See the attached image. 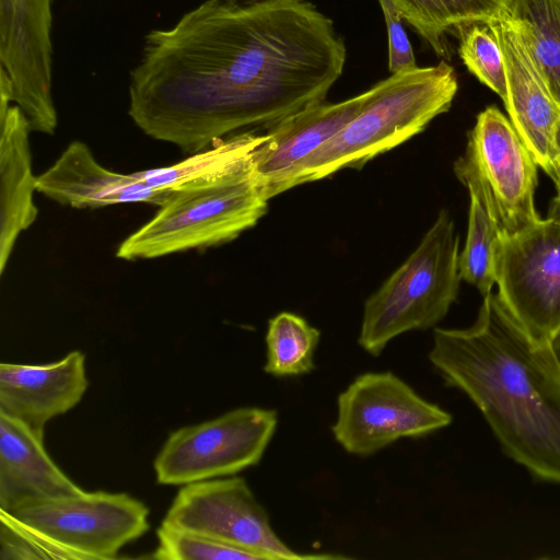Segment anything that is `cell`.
Instances as JSON below:
<instances>
[{"label":"cell","instance_id":"obj_1","mask_svg":"<svg viewBox=\"0 0 560 560\" xmlns=\"http://www.w3.org/2000/svg\"><path fill=\"white\" fill-rule=\"evenodd\" d=\"M346 59L308 0H205L144 36L128 114L147 136L197 153L323 103Z\"/></svg>","mask_w":560,"mask_h":560},{"label":"cell","instance_id":"obj_2","mask_svg":"<svg viewBox=\"0 0 560 560\" xmlns=\"http://www.w3.org/2000/svg\"><path fill=\"white\" fill-rule=\"evenodd\" d=\"M429 361L478 407L503 452L535 478L560 483V365L498 294L475 323L435 328Z\"/></svg>","mask_w":560,"mask_h":560},{"label":"cell","instance_id":"obj_3","mask_svg":"<svg viewBox=\"0 0 560 560\" xmlns=\"http://www.w3.org/2000/svg\"><path fill=\"white\" fill-rule=\"evenodd\" d=\"M457 90L455 70L445 61L390 74L351 121L298 165L288 189L342 168H361L447 112Z\"/></svg>","mask_w":560,"mask_h":560},{"label":"cell","instance_id":"obj_4","mask_svg":"<svg viewBox=\"0 0 560 560\" xmlns=\"http://www.w3.org/2000/svg\"><path fill=\"white\" fill-rule=\"evenodd\" d=\"M458 235L442 210L418 247L364 303L358 343L378 357L394 338L434 327L456 301Z\"/></svg>","mask_w":560,"mask_h":560},{"label":"cell","instance_id":"obj_5","mask_svg":"<svg viewBox=\"0 0 560 560\" xmlns=\"http://www.w3.org/2000/svg\"><path fill=\"white\" fill-rule=\"evenodd\" d=\"M253 167L212 184L177 190L149 222L121 242L116 256L152 259L233 241L268 210L269 199Z\"/></svg>","mask_w":560,"mask_h":560},{"label":"cell","instance_id":"obj_6","mask_svg":"<svg viewBox=\"0 0 560 560\" xmlns=\"http://www.w3.org/2000/svg\"><path fill=\"white\" fill-rule=\"evenodd\" d=\"M537 166L511 120L497 106H488L478 114L454 172L501 234L512 235L540 219L535 207Z\"/></svg>","mask_w":560,"mask_h":560},{"label":"cell","instance_id":"obj_7","mask_svg":"<svg viewBox=\"0 0 560 560\" xmlns=\"http://www.w3.org/2000/svg\"><path fill=\"white\" fill-rule=\"evenodd\" d=\"M277 425L276 410L241 407L182 427L168 435L153 462L156 482L184 486L235 476L260 462Z\"/></svg>","mask_w":560,"mask_h":560},{"label":"cell","instance_id":"obj_8","mask_svg":"<svg viewBox=\"0 0 560 560\" xmlns=\"http://www.w3.org/2000/svg\"><path fill=\"white\" fill-rule=\"evenodd\" d=\"M451 422L446 410L422 398L393 372H368L339 394L331 433L347 453L365 457L400 439L424 436Z\"/></svg>","mask_w":560,"mask_h":560},{"label":"cell","instance_id":"obj_9","mask_svg":"<svg viewBox=\"0 0 560 560\" xmlns=\"http://www.w3.org/2000/svg\"><path fill=\"white\" fill-rule=\"evenodd\" d=\"M498 295L535 339L549 342L560 330V198L545 219L501 235L495 253Z\"/></svg>","mask_w":560,"mask_h":560},{"label":"cell","instance_id":"obj_10","mask_svg":"<svg viewBox=\"0 0 560 560\" xmlns=\"http://www.w3.org/2000/svg\"><path fill=\"white\" fill-rule=\"evenodd\" d=\"M149 513L142 501L127 493L85 490L10 512L79 560L116 558L150 528Z\"/></svg>","mask_w":560,"mask_h":560},{"label":"cell","instance_id":"obj_11","mask_svg":"<svg viewBox=\"0 0 560 560\" xmlns=\"http://www.w3.org/2000/svg\"><path fill=\"white\" fill-rule=\"evenodd\" d=\"M162 524L213 538L262 560L345 559L338 555H302L287 546L246 480L236 475L184 485Z\"/></svg>","mask_w":560,"mask_h":560},{"label":"cell","instance_id":"obj_12","mask_svg":"<svg viewBox=\"0 0 560 560\" xmlns=\"http://www.w3.org/2000/svg\"><path fill=\"white\" fill-rule=\"evenodd\" d=\"M54 0H0V69L10 78L14 103L32 131L54 135Z\"/></svg>","mask_w":560,"mask_h":560},{"label":"cell","instance_id":"obj_13","mask_svg":"<svg viewBox=\"0 0 560 560\" xmlns=\"http://www.w3.org/2000/svg\"><path fill=\"white\" fill-rule=\"evenodd\" d=\"M503 51L506 97L503 101L513 127L548 175L555 159V136L560 104L550 92L517 25L505 14L488 23Z\"/></svg>","mask_w":560,"mask_h":560},{"label":"cell","instance_id":"obj_14","mask_svg":"<svg viewBox=\"0 0 560 560\" xmlns=\"http://www.w3.org/2000/svg\"><path fill=\"white\" fill-rule=\"evenodd\" d=\"M381 81L370 90L339 103H319L267 131L253 174L268 199L288 190L298 165L338 133L374 97Z\"/></svg>","mask_w":560,"mask_h":560},{"label":"cell","instance_id":"obj_15","mask_svg":"<svg viewBox=\"0 0 560 560\" xmlns=\"http://www.w3.org/2000/svg\"><path fill=\"white\" fill-rule=\"evenodd\" d=\"M89 381L85 355L74 350L47 364H0V412L44 438L48 421L77 406Z\"/></svg>","mask_w":560,"mask_h":560},{"label":"cell","instance_id":"obj_16","mask_svg":"<svg viewBox=\"0 0 560 560\" xmlns=\"http://www.w3.org/2000/svg\"><path fill=\"white\" fill-rule=\"evenodd\" d=\"M36 190L78 209L129 202L162 207L177 192L153 188L136 173L121 174L104 167L81 141L71 142L48 170L36 176Z\"/></svg>","mask_w":560,"mask_h":560},{"label":"cell","instance_id":"obj_17","mask_svg":"<svg viewBox=\"0 0 560 560\" xmlns=\"http://www.w3.org/2000/svg\"><path fill=\"white\" fill-rule=\"evenodd\" d=\"M82 491L51 459L44 438L0 412V510L10 513Z\"/></svg>","mask_w":560,"mask_h":560},{"label":"cell","instance_id":"obj_18","mask_svg":"<svg viewBox=\"0 0 560 560\" xmlns=\"http://www.w3.org/2000/svg\"><path fill=\"white\" fill-rule=\"evenodd\" d=\"M28 120L16 104L0 109V273L20 234L37 218Z\"/></svg>","mask_w":560,"mask_h":560},{"label":"cell","instance_id":"obj_19","mask_svg":"<svg viewBox=\"0 0 560 560\" xmlns=\"http://www.w3.org/2000/svg\"><path fill=\"white\" fill-rule=\"evenodd\" d=\"M267 139V132L235 133L178 163L136 175L156 189L180 190L212 184L252 168Z\"/></svg>","mask_w":560,"mask_h":560},{"label":"cell","instance_id":"obj_20","mask_svg":"<svg viewBox=\"0 0 560 560\" xmlns=\"http://www.w3.org/2000/svg\"><path fill=\"white\" fill-rule=\"evenodd\" d=\"M401 18L438 56H446L445 34L474 23H491L506 12L509 0H392Z\"/></svg>","mask_w":560,"mask_h":560},{"label":"cell","instance_id":"obj_21","mask_svg":"<svg viewBox=\"0 0 560 560\" xmlns=\"http://www.w3.org/2000/svg\"><path fill=\"white\" fill-rule=\"evenodd\" d=\"M505 15L512 20L560 104V0H509Z\"/></svg>","mask_w":560,"mask_h":560},{"label":"cell","instance_id":"obj_22","mask_svg":"<svg viewBox=\"0 0 560 560\" xmlns=\"http://www.w3.org/2000/svg\"><path fill=\"white\" fill-rule=\"evenodd\" d=\"M320 331L303 317L282 312L268 323L264 371L276 377H292L315 369L314 354Z\"/></svg>","mask_w":560,"mask_h":560},{"label":"cell","instance_id":"obj_23","mask_svg":"<svg viewBox=\"0 0 560 560\" xmlns=\"http://www.w3.org/2000/svg\"><path fill=\"white\" fill-rule=\"evenodd\" d=\"M468 229L458 268L462 280L474 285L482 298L495 284V253L501 232L483 203L469 194Z\"/></svg>","mask_w":560,"mask_h":560},{"label":"cell","instance_id":"obj_24","mask_svg":"<svg viewBox=\"0 0 560 560\" xmlns=\"http://www.w3.org/2000/svg\"><path fill=\"white\" fill-rule=\"evenodd\" d=\"M458 54L468 71L482 84L506 97V72L502 48L492 28L486 23H474L460 30Z\"/></svg>","mask_w":560,"mask_h":560},{"label":"cell","instance_id":"obj_25","mask_svg":"<svg viewBox=\"0 0 560 560\" xmlns=\"http://www.w3.org/2000/svg\"><path fill=\"white\" fill-rule=\"evenodd\" d=\"M158 547L151 556L160 560H262L258 555L213 538L167 526L156 530Z\"/></svg>","mask_w":560,"mask_h":560},{"label":"cell","instance_id":"obj_26","mask_svg":"<svg viewBox=\"0 0 560 560\" xmlns=\"http://www.w3.org/2000/svg\"><path fill=\"white\" fill-rule=\"evenodd\" d=\"M0 559H73L12 514L0 510Z\"/></svg>","mask_w":560,"mask_h":560},{"label":"cell","instance_id":"obj_27","mask_svg":"<svg viewBox=\"0 0 560 560\" xmlns=\"http://www.w3.org/2000/svg\"><path fill=\"white\" fill-rule=\"evenodd\" d=\"M388 39V70L392 74L418 68L412 47L402 25V18L392 0H378Z\"/></svg>","mask_w":560,"mask_h":560},{"label":"cell","instance_id":"obj_28","mask_svg":"<svg viewBox=\"0 0 560 560\" xmlns=\"http://www.w3.org/2000/svg\"><path fill=\"white\" fill-rule=\"evenodd\" d=\"M549 176L553 180L557 189L556 197L560 198V122L555 136V159Z\"/></svg>","mask_w":560,"mask_h":560},{"label":"cell","instance_id":"obj_29","mask_svg":"<svg viewBox=\"0 0 560 560\" xmlns=\"http://www.w3.org/2000/svg\"><path fill=\"white\" fill-rule=\"evenodd\" d=\"M549 347L560 365V330L550 339Z\"/></svg>","mask_w":560,"mask_h":560}]
</instances>
